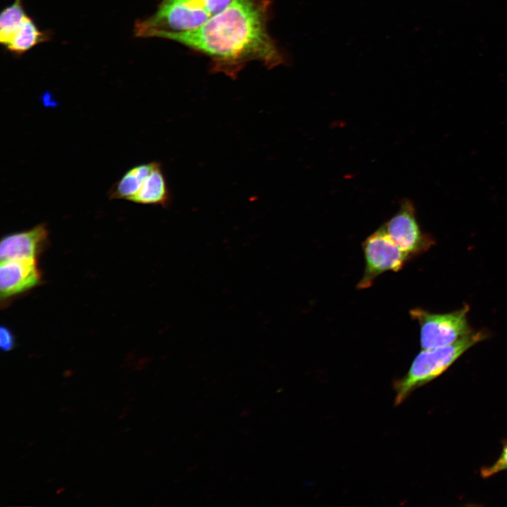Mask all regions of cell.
<instances>
[{
	"label": "cell",
	"instance_id": "1",
	"mask_svg": "<svg viewBox=\"0 0 507 507\" xmlns=\"http://www.w3.org/2000/svg\"><path fill=\"white\" fill-rule=\"evenodd\" d=\"M269 0H233L222 12L192 31L166 35L211 60V72L232 80L251 62L269 69L284 56L268 30Z\"/></svg>",
	"mask_w": 507,
	"mask_h": 507
},
{
	"label": "cell",
	"instance_id": "2",
	"mask_svg": "<svg viewBox=\"0 0 507 507\" xmlns=\"http://www.w3.org/2000/svg\"><path fill=\"white\" fill-rule=\"evenodd\" d=\"M233 0H162L156 12L137 21L139 37L164 38L194 30L224 11Z\"/></svg>",
	"mask_w": 507,
	"mask_h": 507
},
{
	"label": "cell",
	"instance_id": "3",
	"mask_svg": "<svg viewBox=\"0 0 507 507\" xmlns=\"http://www.w3.org/2000/svg\"><path fill=\"white\" fill-rule=\"evenodd\" d=\"M487 336L484 331L472 332L453 344L422 350L407 373L394 382L395 406L401 404L416 389L440 376L465 351Z\"/></svg>",
	"mask_w": 507,
	"mask_h": 507
},
{
	"label": "cell",
	"instance_id": "4",
	"mask_svg": "<svg viewBox=\"0 0 507 507\" xmlns=\"http://www.w3.org/2000/svg\"><path fill=\"white\" fill-rule=\"evenodd\" d=\"M469 306L447 313H432L422 308L410 311L412 319L420 325V342L423 349L447 346L472 332L467 315Z\"/></svg>",
	"mask_w": 507,
	"mask_h": 507
},
{
	"label": "cell",
	"instance_id": "5",
	"mask_svg": "<svg viewBox=\"0 0 507 507\" xmlns=\"http://www.w3.org/2000/svg\"><path fill=\"white\" fill-rule=\"evenodd\" d=\"M362 248L365 265L356 286L359 289L370 287L379 275L387 271L400 270L412 258L393 242L382 226L365 239Z\"/></svg>",
	"mask_w": 507,
	"mask_h": 507
},
{
	"label": "cell",
	"instance_id": "6",
	"mask_svg": "<svg viewBox=\"0 0 507 507\" xmlns=\"http://www.w3.org/2000/svg\"><path fill=\"white\" fill-rule=\"evenodd\" d=\"M393 242L412 258L426 251L433 239L423 232L413 203L403 200L398 211L382 226Z\"/></svg>",
	"mask_w": 507,
	"mask_h": 507
},
{
	"label": "cell",
	"instance_id": "7",
	"mask_svg": "<svg viewBox=\"0 0 507 507\" xmlns=\"http://www.w3.org/2000/svg\"><path fill=\"white\" fill-rule=\"evenodd\" d=\"M39 278L35 258L1 261V298L8 299L27 291L39 283Z\"/></svg>",
	"mask_w": 507,
	"mask_h": 507
},
{
	"label": "cell",
	"instance_id": "8",
	"mask_svg": "<svg viewBox=\"0 0 507 507\" xmlns=\"http://www.w3.org/2000/svg\"><path fill=\"white\" fill-rule=\"evenodd\" d=\"M47 230L40 224L30 230L4 237L0 244L1 261L35 258L47 238Z\"/></svg>",
	"mask_w": 507,
	"mask_h": 507
},
{
	"label": "cell",
	"instance_id": "9",
	"mask_svg": "<svg viewBox=\"0 0 507 507\" xmlns=\"http://www.w3.org/2000/svg\"><path fill=\"white\" fill-rule=\"evenodd\" d=\"M130 201L140 204L168 206L170 194L160 163L156 162L139 191Z\"/></svg>",
	"mask_w": 507,
	"mask_h": 507
},
{
	"label": "cell",
	"instance_id": "10",
	"mask_svg": "<svg viewBox=\"0 0 507 507\" xmlns=\"http://www.w3.org/2000/svg\"><path fill=\"white\" fill-rule=\"evenodd\" d=\"M156 162L139 164L128 170L108 190L111 199H130L139 191Z\"/></svg>",
	"mask_w": 507,
	"mask_h": 507
},
{
	"label": "cell",
	"instance_id": "11",
	"mask_svg": "<svg viewBox=\"0 0 507 507\" xmlns=\"http://www.w3.org/2000/svg\"><path fill=\"white\" fill-rule=\"evenodd\" d=\"M47 39L46 34L39 30L27 16L6 46L11 51L21 54Z\"/></svg>",
	"mask_w": 507,
	"mask_h": 507
},
{
	"label": "cell",
	"instance_id": "12",
	"mask_svg": "<svg viewBox=\"0 0 507 507\" xmlns=\"http://www.w3.org/2000/svg\"><path fill=\"white\" fill-rule=\"evenodd\" d=\"M23 0H15L14 3L5 8L0 15V41L6 45L27 17L25 14Z\"/></svg>",
	"mask_w": 507,
	"mask_h": 507
},
{
	"label": "cell",
	"instance_id": "13",
	"mask_svg": "<svg viewBox=\"0 0 507 507\" xmlns=\"http://www.w3.org/2000/svg\"><path fill=\"white\" fill-rule=\"evenodd\" d=\"M504 470H507V439L502 442L501 451L497 459L492 464L481 468L480 475L487 479Z\"/></svg>",
	"mask_w": 507,
	"mask_h": 507
},
{
	"label": "cell",
	"instance_id": "14",
	"mask_svg": "<svg viewBox=\"0 0 507 507\" xmlns=\"http://www.w3.org/2000/svg\"><path fill=\"white\" fill-rule=\"evenodd\" d=\"M14 339L12 333L6 327H1L0 330V346L2 350L7 351L13 349Z\"/></svg>",
	"mask_w": 507,
	"mask_h": 507
}]
</instances>
